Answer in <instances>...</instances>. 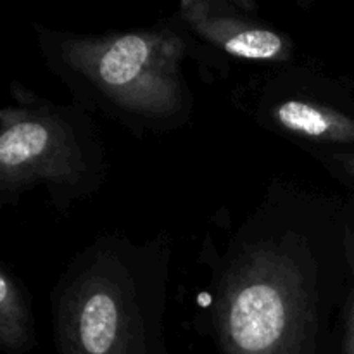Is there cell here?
I'll list each match as a JSON object with an SVG mask.
<instances>
[{"label": "cell", "instance_id": "obj_1", "mask_svg": "<svg viewBox=\"0 0 354 354\" xmlns=\"http://www.w3.org/2000/svg\"><path fill=\"white\" fill-rule=\"evenodd\" d=\"M353 232L322 194L275 178L218 248L201 304L221 354H320Z\"/></svg>", "mask_w": 354, "mask_h": 354}, {"label": "cell", "instance_id": "obj_2", "mask_svg": "<svg viewBox=\"0 0 354 354\" xmlns=\"http://www.w3.org/2000/svg\"><path fill=\"white\" fill-rule=\"evenodd\" d=\"M48 71L71 102L100 113L133 135L182 130L192 121L194 93L185 62L201 71L223 69V57L201 45L175 16L149 28L88 35L33 23Z\"/></svg>", "mask_w": 354, "mask_h": 354}, {"label": "cell", "instance_id": "obj_3", "mask_svg": "<svg viewBox=\"0 0 354 354\" xmlns=\"http://www.w3.org/2000/svg\"><path fill=\"white\" fill-rule=\"evenodd\" d=\"M171 241L109 232L80 249L50 290L59 354H166Z\"/></svg>", "mask_w": 354, "mask_h": 354}, {"label": "cell", "instance_id": "obj_4", "mask_svg": "<svg viewBox=\"0 0 354 354\" xmlns=\"http://www.w3.org/2000/svg\"><path fill=\"white\" fill-rule=\"evenodd\" d=\"M12 104L0 107V211L44 187L57 213L100 192L109 161L92 113L10 83Z\"/></svg>", "mask_w": 354, "mask_h": 354}, {"label": "cell", "instance_id": "obj_5", "mask_svg": "<svg viewBox=\"0 0 354 354\" xmlns=\"http://www.w3.org/2000/svg\"><path fill=\"white\" fill-rule=\"evenodd\" d=\"M241 113L306 152L354 151V109L337 83L308 66H268L232 92Z\"/></svg>", "mask_w": 354, "mask_h": 354}, {"label": "cell", "instance_id": "obj_6", "mask_svg": "<svg viewBox=\"0 0 354 354\" xmlns=\"http://www.w3.org/2000/svg\"><path fill=\"white\" fill-rule=\"evenodd\" d=\"M175 17L220 57L268 66L294 62L292 38L263 19L251 0H182Z\"/></svg>", "mask_w": 354, "mask_h": 354}, {"label": "cell", "instance_id": "obj_7", "mask_svg": "<svg viewBox=\"0 0 354 354\" xmlns=\"http://www.w3.org/2000/svg\"><path fill=\"white\" fill-rule=\"evenodd\" d=\"M37 344L31 297L19 279L0 263V351L21 354Z\"/></svg>", "mask_w": 354, "mask_h": 354}, {"label": "cell", "instance_id": "obj_8", "mask_svg": "<svg viewBox=\"0 0 354 354\" xmlns=\"http://www.w3.org/2000/svg\"><path fill=\"white\" fill-rule=\"evenodd\" d=\"M308 154L313 156L324 168L334 173L335 176L354 182V151H313Z\"/></svg>", "mask_w": 354, "mask_h": 354}, {"label": "cell", "instance_id": "obj_9", "mask_svg": "<svg viewBox=\"0 0 354 354\" xmlns=\"http://www.w3.org/2000/svg\"><path fill=\"white\" fill-rule=\"evenodd\" d=\"M344 354H354V292L349 297L348 315L344 320Z\"/></svg>", "mask_w": 354, "mask_h": 354}, {"label": "cell", "instance_id": "obj_10", "mask_svg": "<svg viewBox=\"0 0 354 354\" xmlns=\"http://www.w3.org/2000/svg\"><path fill=\"white\" fill-rule=\"evenodd\" d=\"M353 265H354V221H353Z\"/></svg>", "mask_w": 354, "mask_h": 354}]
</instances>
